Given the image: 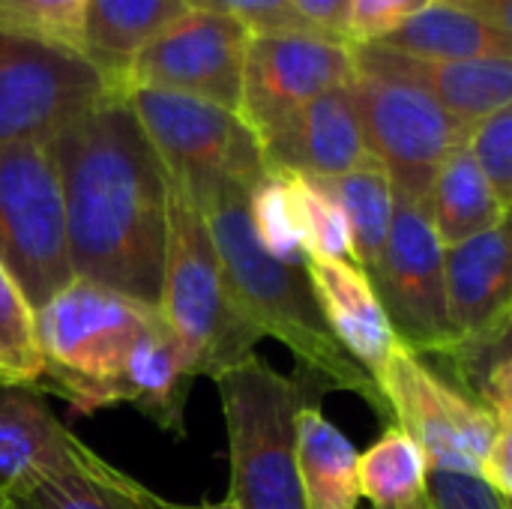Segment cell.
Listing matches in <instances>:
<instances>
[{"label": "cell", "instance_id": "6da1fadb", "mask_svg": "<svg viewBox=\"0 0 512 509\" xmlns=\"http://www.w3.org/2000/svg\"><path fill=\"white\" fill-rule=\"evenodd\" d=\"M75 279L156 309L162 291L168 174L126 96H114L51 144Z\"/></svg>", "mask_w": 512, "mask_h": 509}, {"label": "cell", "instance_id": "7a4b0ae2", "mask_svg": "<svg viewBox=\"0 0 512 509\" xmlns=\"http://www.w3.org/2000/svg\"><path fill=\"white\" fill-rule=\"evenodd\" d=\"M216 255L222 261L228 297L240 318L264 339L282 342L315 378L366 399L378 417H390L372 375L351 360L324 321L312 282L303 267L267 255L249 228L246 189H222L204 210Z\"/></svg>", "mask_w": 512, "mask_h": 509}, {"label": "cell", "instance_id": "3957f363", "mask_svg": "<svg viewBox=\"0 0 512 509\" xmlns=\"http://www.w3.org/2000/svg\"><path fill=\"white\" fill-rule=\"evenodd\" d=\"M159 318L171 330L189 375L213 381L252 357L261 336L228 297L204 213L168 183V231L159 291Z\"/></svg>", "mask_w": 512, "mask_h": 509}, {"label": "cell", "instance_id": "277c9868", "mask_svg": "<svg viewBox=\"0 0 512 509\" xmlns=\"http://www.w3.org/2000/svg\"><path fill=\"white\" fill-rule=\"evenodd\" d=\"M153 318L150 306L72 279L36 309L42 378L81 414L123 402L126 360Z\"/></svg>", "mask_w": 512, "mask_h": 509}, {"label": "cell", "instance_id": "5b68a950", "mask_svg": "<svg viewBox=\"0 0 512 509\" xmlns=\"http://www.w3.org/2000/svg\"><path fill=\"white\" fill-rule=\"evenodd\" d=\"M216 384L231 450L228 501L240 509H306L297 477V384L258 357Z\"/></svg>", "mask_w": 512, "mask_h": 509}, {"label": "cell", "instance_id": "8992f818", "mask_svg": "<svg viewBox=\"0 0 512 509\" xmlns=\"http://www.w3.org/2000/svg\"><path fill=\"white\" fill-rule=\"evenodd\" d=\"M123 96L168 183L198 210L228 186L249 192L267 174L261 141L237 111L165 90H126Z\"/></svg>", "mask_w": 512, "mask_h": 509}, {"label": "cell", "instance_id": "52a82bcc", "mask_svg": "<svg viewBox=\"0 0 512 509\" xmlns=\"http://www.w3.org/2000/svg\"><path fill=\"white\" fill-rule=\"evenodd\" d=\"M123 90L78 48L0 27V144H51Z\"/></svg>", "mask_w": 512, "mask_h": 509}, {"label": "cell", "instance_id": "ba28073f", "mask_svg": "<svg viewBox=\"0 0 512 509\" xmlns=\"http://www.w3.org/2000/svg\"><path fill=\"white\" fill-rule=\"evenodd\" d=\"M0 264L33 312L75 279L48 144H0Z\"/></svg>", "mask_w": 512, "mask_h": 509}, {"label": "cell", "instance_id": "9c48e42d", "mask_svg": "<svg viewBox=\"0 0 512 509\" xmlns=\"http://www.w3.org/2000/svg\"><path fill=\"white\" fill-rule=\"evenodd\" d=\"M351 90L369 153L387 171L393 192L426 201L441 162L465 144L471 126L402 78L357 72Z\"/></svg>", "mask_w": 512, "mask_h": 509}, {"label": "cell", "instance_id": "30bf717a", "mask_svg": "<svg viewBox=\"0 0 512 509\" xmlns=\"http://www.w3.org/2000/svg\"><path fill=\"white\" fill-rule=\"evenodd\" d=\"M390 417L426 453L429 468H450L480 477L498 420L465 390L444 381L408 345H396L375 378Z\"/></svg>", "mask_w": 512, "mask_h": 509}, {"label": "cell", "instance_id": "8fae6325", "mask_svg": "<svg viewBox=\"0 0 512 509\" xmlns=\"http://www.w3.org/2000/svg\"><path fill=\"white\" fill-rule=\"evenodd\" d=\"M369 282L399 336L414 354H441L453 339L444 297V246L429 204L396 192L390 234Z\"/></svg>", "mask_w": 512, "mask_h": 509}, {"label": "cell", "instance_id": "7c38bea8", "mask_svg": "<svg viewBox=\"0 0 512 509\" xmlns=\"http://www.w3.org/2000/svg\"><path fill=\"white\" fill-rule=\"evenodd\" d=\"M252 30L228 15L186 12L153 36L126 66V90H165L240 111Z\"/></svg>", "mask_w": 512, "mask_h": 509}, {"label": "cell", "instance_id": "4fadbf2b", "mask_svg": "<svg viewBox=\"0 0 512 509\" xmlns=\"http://www.w3.org/2000/svg\"><path fill=\"white\" fill-rule=\"evenodd\" d=\"M354 78V54L345 42L312 30L252 33L237 114L255 138L264 141L306 102L336 87H348Z\"/></svg>", "mask_w": 512, "mask_h": 509}, {"label": "cell", "instance_id": "5bb4252c", "mask_svg": "<svg viewBox=\"0 0 512 509\" xmlns=\"http://www.w3.org/2000/svg\"><path fill=\"white\" fill-rule=\"evenodd\" d=\"M261 150L270 171H288L309 180L342 177L366 165L372 153L351 84L306 102L261 141Z\"/></svg>", "mask_w": 512, "mask_h": 509}, {"label": "cell", "instance_id": "9a60e30c", "mask_svg": "<svg viewBox=\"0 0 512 509\" xmlns=\"http://www.w3.org/2000/svg\"><path fill=\"white\" fill-rule=\"evenodd\" d=\"M351 54L357 72L402 78L429 93L465 126L512 105V57L420 60L375 42H354Z\"/></svg>", "mask_w": 512, "mask_h": 509}, {"label": "cell", "instance_id": "2e32d148", "mask_svg": "<svg viewBox=\"0 0 512 509\" xmlns=\"http://www.w3.org/2000/svg\"><path fill=\"white\" fill-rule=\"evenodd\" d=\"M303 270L312 282V291L324 312L327 327L333 330L339 345L351 354V360L360 363L375 381L387 357L399 345V336L369 276L354 264L309 255V252H306Z\"/></svg>", "mask_w": 512, "mask_h": 509}, {"label": "cell", "instance_id": "e0dca14e", "mask_svg": "<svg viewBox=\"0 0 512 509\" xmlns=\"http://www.w3.org/2000/svg\"><path fill=\"white\" fill-rule=\"evenodd\" d=\"M0 509H198L174 504L159 492L147 489L135 477L108 465L84 441L75 438L69 459L6 492Z\"/></svg>", "mask_w": 512, "mask_h": 509}, {"label": "cell", "instance_id": "ac0fdd59", "mask_svg": "<svg viewBox=\"0 0 512 509\" xmlns=\"http://www.w3.org/2000/svg\"><path fill=\"white\" fill-rule=\"evenodd\" d=\"M510 222L444 249L447 321L456 336L512 315Z\"/></svg>", "mask_w": 512, "mask_h": 509}, {"label": "cell", "instance_id": "d6986e66", "mask_svg": "<svg viewBox=\"0 0 512 509\" xmlns=\"http://www.w3.org/2000/svg\"><path fill=\"white\" fill-rule=\"evenodd\" d=\"M72 444L75 435L30 384H0V498L60 468Z\"/></svg>", "mask_w": 512, "mask_h": 509}, {"label": "cell", "instance_id": "ffe728a7", "mask_svg": "<svg viewBox=\"0 0 512 509\" xmlns=\"http://www.w3.org/2000/svg\"><path fill=\"white\" fill-rule=\"evenodd\" d=\"M186 12L183 0H84L78 51L126 93L132 57Z\"/></svg>", "mask_w": 512, "mask_h": 509}, {"label": "cell", "instance_id": "44dd1931", "mask_svg": "<svg viewBox=\"0 0 512 509\" xmlns=\"http://www.w3.org/2000/svg\"><path fill=\"white\" fill-rule=\"evenodd\" d=\"M189 369L180 354L177 339L165 327V321L156 318L132 348L126 369H123V402H132L138 411H144L159 429L171 435H183V402H186V384Z\"/></svg>", "mask_w": 512, "mask_h": 509}, {"label": "cell", "instance_id": "7402d4cb", "mask_svg": "<svg viewBox=\"0 0 512 509\" xmlns=\"http://www.w3.org/2000/svg\"><path fill=\"white\" fill-rule=\"evenodd\" d=\"M360 453L318 408L297 411V477L306 509H357Z\"/></svg>", "mask_w": 512, "mask_h": 509}, {"label": "cell", "instance_id": "603a6c76", "mask_svg": "<svg viewBox=\"0 0 512 509\" xmlns=\"http://www.w3.org/2000/svg\"><path fill=\"white\" fill-rule=\"evenodd\" d=\"M426 204L444 249L510 222V207L498 201L465 144L441 162Z\"/></svg>", "mask_w": 512, "mask_h": 509}, {"label": "cell", "instance_id": "cb8c5ba5", "mask_svg": "<svg viewBox=\"0 0 512 509\" xmlns=\"http://www.w3.org/2000/svg\"><path fill=\"white\" fill-rule=\"evenodd\" d=\"M390 51L420 57V60H483V57H512V36L492 24L459 12L444 3L426 6L420 15L378 39Z\"/></svg>", "mask_w": 512, "mask_h": 509}, {"label": "cell", "instance_id": "d4e9b609", "mask_svg": "<svg viewBox=\"0 0 512 509\" xmlns=\"http://www.w3.org/2000/svg\"><path fill=\"white\" fill-rule=\"evenodd\" d=\"M318 183L342 207V213L351 225L357 267L369 276L384 252V243L390 234V219H393V204H396V192H393L387 171L375 159H369L366 165H360L342 177H330V180H318Z\"/></svg>", "mask_w": 512, "mask_h": 509}, {"label": "cell", "instance_id": "484cf974", "mask_svg": "<svg viewBox=\"0 0 512 509\" xmlns=\"http://www.w3.org/2000/svg\"><path fill=\"white\" fill-rule=\"evenodd\" d=\"M426 453L417 441L390 426L375 447L357 459L360 498L375 509H426Z\"/></svg>", "mask_w": 512, "mask_h": 509}, {"label": "cell", "instance_id": "4316f807", "mask_svg": "<svg viewBox=\"0 0 512 509\" xmlns=\"http://www.w3.org/2000/svg\"><path fill=\"white\" fill-rule=\"evenodd\" d=\"M510 321L507 315L483 330L462 333L441 351L456 378L468 387L465 393L492 411L495 420H512Z\"/></svg>", "mask_w": 512, "mask_h": 509}, {"label": "cell", "instance_id": "83f0119b", "mask_svg": "<svg viewBox=\"0 0 512 509\" xmlns=\"http://www.w3.org/2000/svg\"><path fill=\"white\" fill-rule=\"evenodd\" d=\"M246 213H249L252 237L267 255L303 267L306 240L294 210L288 177L282 171L267 168V174L246 192Z\"/></svg>", "mask_w": 512, "mask_h": 509}, {"label": "cell", "instance_id": "f1b7e54d", "mask_svg": "<svg viewBox=\"0 0 512 509\" xmlns=\"http://www.w3.org/2000/svg\"><path fill=\"white\" fill-rule=\"evenodd\" d=\"M39 378L42 351L36 312L0 264V384H36Z\"/></svg>", "mask_w": 512, "mask_h": 509}, {"label": "cell", "instance_id": "f546056e", "mask_svg": "<svg viewBox=\"0 0 512 509\" xmlns=\"http://www.w3.org/2000/svg\"><path fill=\"white\" fill-rule=\"evenodd\" d=\"M282 174L288 177V189H291L294 210H297V219L303 228L306 252L357 267L351 225H348L342 207L336 204V198L318 180L288 174V171H282Z\"/></svg>", "mask_w": 512, "mask_h": 509}, {"label": "cell", "instance_id": "4dcf8cb0", "mask_svg": "<svg viewBox=\"0 0 512 509\" xmlns=\"http://www.w3.org/2000/svg\"><path fill=\"white\" fill-rule=\"evenodd\" d=\"M465 147L504 207L512 204V105L477 120Z\"/></svg>", "mask_w": 512, "mask_h": 509}, {"label": "cell", "instance_id": "1f68e13d", "mask_svg": "<svg viewBox=\"0 0 512 509\" xmlns=\"http://www.w3.org/2000/svg\"><path fill=\"white\" fill-rule=\"evenodd\" d=\"M84 0H0V27L78 48Z\"/></svg>", "mask_w": 512, "mask_h": 509}, {"label": "cell", "instance_id": "d6a6232c", "mask_svg": "<svg viewBox=\"0 0 512 509\" xmlns=\"http://www.w3.org/2000/svg\"><path fill=\"white\" fill-rule=\"evenodd\" d=\"M426 504L429 509H510V501H504L483 477L450 468L426 471Z\"/></svg>", "mask_w": 512, "mask_h": 509}, {"label": "cell", "instance_id": "836d02e7", "mask_svg": "<svg viewBox=\"0 0 512 509\" xmlns=\"http://www.w3.org/2000/svg\"><path fill=\"white\" fill-rule=\"evenodd\" d=\"M189 12H210L228 15L246 24L252 33H273V30H309L288 0H183Z\"/></svg>", "mask_w": 512, "mask_h": 509}, {"label": "cell", "instance_id": "e575fe53", "mask_svg": "<svg viewBox=\"0 0 512 509\" xmlns=\"http://www.w3.org/2000/svg\"><path fill=\"white\" fill-rule=\"evenodd\" d=\"M435 0H351V36L354 42H378Z\"/></svg>", "mask_w": 512, "mask_h": 509}, {"label": "cell", "instance_id": "d590c367", "mask_svg": "<svg viewBox=\"0 0 512 509\" xmlns=\"http://www.w3.org/2000/svg\"><path fill=\"white\" fill-rule=\"evenodd\" d=\"M297 18L327 39L354 45L351 36V0H288Z\"/></svg>", "mask_w": 512, "mask_h": 509}, {"label": "cell", "instance_id": "8d00e7d4", "mask_svg": "<svg viewBox=\"0 0 512 509\" xmlns=\"http://www.w3.org/2000/svg\"><path fill=\"white\" fill-rule=\"evenodd\" d=\"M480 477L504 498L512 495V420H498V435L480 462Z\"/></svg>", "mask_w": 512, "mask_h": 509}, {"label": "cell", "instance_id": "74e56055", "mask_svg": "<svg viewBox=\"0 0 512 509\" xmlns=\"http://www.w3.org/2000/svg\"><path fill=\"white\" fill-rule=\"evenodd\" d=\"M438 3L468 12V15L492 24L495 30L512 36V0H438Z\"/></svg>", "mask_w": 512, "mask_h": 509}, {"label": "cell", "instance_id": "f35d334b", "mask_svg": "<svg viewBox=\"0 0 512 509\" xmlns=\"http://www.w3.org/2000/svg\"><path fill=\"white\" fill-rule=\"evenodd\" d=\"M198 509H240V507H234V504L225 498V501H219V504H198Z\"/></svg>", "mask_w": 512, "mask_h": 509}, {"label": "cell", "instance_id": "ab89813d", "mask_svg": "<svg viewBox=\"0 0 512 509\" xmlns=\"http://www.w3.org/2000/svg\"><path fill=\"white\" fill-rule=\"evenodd\" d=\"M426 509H429V507H426Z\"/></svg>", "mask_w": 512, "mask_h": 509}]
</instances>
